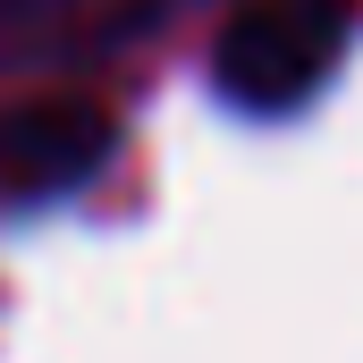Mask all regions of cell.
<instances>
[{"instance_id": "cell-1", "label": "cell", "mask_w": 363, "mask_h": 363, "mask_svg": "<svg viewBox=\"0 0 363 363\" xmlns=\"http://www.w3.org/2000/svg\"><path fill=\"white\" fill-rule=\"evenodd\" d=\"M355 43V0H245L211 43V85L245 118H287L338 77Z\"/></svg>"}, {"instance_id": "cell-2", "label": "cell", "mask_w": 363, "mask_h": 363, "mask_svg": "<svg viewBox=\"0 0 363 363\" xmlns=\"http://www.w3.org/2000/svg\"><path fill=\"white\" fill-rule=\"evenodd\" d=\"M118 152V110L93 93L0 101V211H43L85 194Z\"/></svg>"}, {"instance_id": "cell-3", "label": "cell", "mask_w": 363, "mask_h": 363, "mask_svg": "<svg viewBox=\"0 0 363 363\" xmlns=\"http://www.w3.org/2000/svg\"><path fill=\"white\" fill-rule=\"evenodd\" d=\"M203 0H0V77H68L135 51Z\"/></svg>"}]
</instances>
